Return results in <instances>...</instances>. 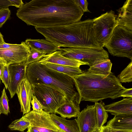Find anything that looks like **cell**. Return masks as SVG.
I'll return each instance as SVG.
<instances>
[{
	"instance_id": "1",
	"label": "cell",
	"mask_w": 132,
	"mask_h": 132,
	"mask_svg": "<svg viewBox=\"0 0 132 132\" xmlns=\"http://www.w3.org/2000/svg\"><path fill=\"white\" fill-rule=\"evenodd\" d=\"M16 14L28 25L49 27L80 21L84 13L75 0H32Z\"/></svg>"
},
{
	"instance_id": "2",
	"label": "cell",
	"mask_w": 132,
	"mask_h": 132,
	"mask_svg": "<svg viewBox=\"0 0 132 132\" xmlns=\"http://www.w3.org/2000/svg\"><path fill=\"white\" fill-rule=\"evenodd\" d=\"M92 19L66 25L35 27L36 30L58 47L102 48L95 39Z\"/></svg>"
},
{
	"instance_id": "3",
	"label": "cell",
	"mask_w": 132,
	"mask_h": 132,
	"mask_svg": "<svg viewBox=\"0 0 132 132\" xmlns=\"http://www.w3.org/2000/svg\"><path fill=\"white\" fill-rule=\"evenodd\" d=\"M71 77L77 91L79 104L82 101L95 103L107 98H118L126 88L112 73L105 76L86 71Z\"/></svg>"
},
{
	"instance_id": "4",
	"label": "cell",
	"mask_w": 132,
	"mask_h": 132,
	"mask_svg": "<svg viewBox=\"0 0 132 132\" xmlns=\"http://www.w3.org/2000/svg\"><path fill=\"white\" fill-rule=\"evenodd\" d=\"M27 77L31 85L42 84L58 89L68 100L78 98L74 83L72 78L47 67L38 61L28 64L26 70Z\"/></svg>"
},
{
	"instance_id": "5",
	"label": "cell",
	"mask_w": 132,
	"mask_h": 132,
	"mask_svg": "<svg viewBox=\"0 0 132 132\" xmlns=\"http://www.w3.org/2000/svg\"><path fill=\"white\" fill-rule=\"evenodd\" d=\"M104 47L112 55L126 57L132 61V31L117 26Z\"/></svg>"
},
{
	"instance_id": "6",
	"label": "cell",
	"mask_w": 132,
	"mask_h": 132,
	"mask_svg": "<svg viewBox=\"0 0 132 132\" xmlns=\"http://www.w3.org/2000/svg\"><path fill=\"white\" fill-rule=\"evenodd\" d=\"M31 85L33 96L39 101L43 110L46 112L55 113L56 109L66 99L61 92L52 86L42 84Z\"/></svg>"
},
{
	"instance_id": "7",
	"label": "cell",
	"mask_w": 132,
	"mask_h": 132,
	"mask_svg": "<svg viewBox=\"0 0 132 132\" xmlns=\"http://www.w3.org/2000/svg\"><path fill=\"white\" fill-rule=\"evenodd\" d=\"M59 50L64 57L79 61L89 67L109 59L108 52L103 48L65 47Z\"/></svg>"
},
{
	"instance_id": "8",
	"label": "cell",
	"mask_w": 132,
	"mask_h": 132,
	"mask_svg": "<svg viewBox=\"0 0 132 132\" xmlns=\"http://www.w3.org/2000/svg\"><path fill=\"white\" fill-rule=\"evenodd\" d=\"M117 15L112 10L93 19V32L102 48L104 47L117 26Z\"/></svg>"
},
{
	"instance_id": "9",
	"label": "cell",
	"mask_w": 132,
	"mask_h": 132,
	"mask_svg": "<svg viewBox=\"0 0 132 132\" xmlns=\"http://www.w3.org/2000/svg\"><path fill=\"white\" fill-rule=\"evenodd\" d=\"M30 50L25 42L14 47L0 49V63L9 65L26 62Z\"/></svg>"
},
{
	"instance_id": "10",
	"label": "cell",
	"mask_w": 132,
	"mask_h": 132,
	"mask_svg": "<svg viewBox=\"0 0 132 132\" xmlns=\"http://www.w3.org/2000/svg\"><path fill=\"white\" fill-rule=\"evenodd\" d=\"M22 117L40 132H55L60 129L52 119L50 113L43 110L41 112L30 111Z\"/></svg>"
},
{
	"instance_id": "11",
	"label": "cell",
	"mask_w": 132,
	"mask_h": 132,
	"mask_svg": "<svg viewBox=\"0 0 132 132\" xmlns=\"http://www.w3.org/2000/svg\"><path fill=\"white\" fill-rule=\"evenodd\" d=\"M75 119L79 132H92L97 127L96 110L94 105H87Z\"/></svg>"
},
{
	"instance_id": "12",
	"label": "cell",
	"mask_w": 132,
	"mask_h": 132,
	"mask_svg": "<svg viewBox=\"0 0 132 132\" xmlns=\"http://www.w3.org/2000/svg\"><path fill=\"white\" fill-rule=\"evenodd\" d=\"M16 94L20 105L21 111L23 115L29 113L30 111L33 92L32 85L26 75L18 86Z\"/></svg>"
},
{
	"instance_id": "13",
	"label": "cell",
	"mask_w": 132,
	"mask_h": 132,
	"mask_svg": "<svg viewBox=\"0 0 132 132\" xmlns=\"http://www.w3.org/2000/svg\"><path fill=\"white\" fill-rule=\"evenodd\" d=\"M25 62L9 65L10 80L7 89L10 94L11 98L16 94L18 88L26 75L27 66Z\"/></svg>"
},
{
	"instance_id": "14",
	"label": "cell",
	"mask_w": 132,
	"mask_h": 132,
	"mask_svg": "<svg viewBox=\"0 0 132 132\" xmlns=\"http://www.w3.org/2000/svg\"><path fill=\"white\" fill-rule=\"evenodd\" d=\"M38 62L43 64L51 63L79 68L82 65H87L86 63L79 61L64 57L61 54L59 50L46 54Z\"/></svg>"
},
{
	"instance_id": "15",
	"label": "cell",
	"mask_w": 132,
	"mask_h": 132,
	"mask_svg": "<svg viewBox=\"0 0 132 132\" xmlns=\"http://www.w3.org/2000/svg\"><path fill=\"white\" fill-rule=\"evenodd\" d=\"M105 110L114 116L118 115H132V97L110 104L105 105Z\"/></svg>"
},
{
	"instance_id": "16",
	"label": "cell",
	"mask_w": 132,
	"mask_h": 132,
	"mask_svg": "<svg viewBox=\"0 0 132 132\" xmlns=\"http://www.w3.org/2000/svg\"><path fill=\"white\" fill-rule=\"evenodd\" d=\"M117 26L132 31V0H127L119 10Z\"/></svg>"
},
{
	"instance_id": "17",
	"label": "cell",
	"mask_w": 132,
	"mask_h": 132,
	"mask_svg": "<svg viewBox=\"0 0 132 132\" xmlns=\"http://www.w3.org/2000/svg\"><path fill=\"white\" fill-rule=\"evenodd\" d=\"M80 110L78 98L74 100H68L66 99L56 109L55 113L64 119H69L77 117L80 112Z\"/></svg>"
},
{
	"instance_id": "18",
	"label": "cell",
	"mask_w": 132,
	"mask_h": 132,
	"mask_svg": "<svg viewBox=\"0 0 132 132\" xmlns=\"http://www.w3.org/2000/svg\"><path fill=\"white\" fill-rule=\"evenodd\" d=\"M106 125L117 130H132V115H115L108 121Z\"/></svg>"
},
{
	"instance_id": "19",
	"label": "cell",
	"mask_w": 132,
	"mask_h": 132,
	"mask_svg": "<svg viewBox=\"0 0 132 132\" xmlns=\"http://www.w3.org/2000/svg\"><path fill=\"white\" fill-rule=\"evenodd\" d=\"M25 43L31 48H34L44 52L47 54H51L59 50L60 48L46 39H27Z\"/></svg>"
},
{
	"instance_id": "20",
	"label": "cell",
	"mask_w": 132,
	"mask_h": 132,
	"mask_svg": "<svg viewBox=\"0 0 132 132\" xmlns=\"http://www.w3.org/2000/svg\"><path fill=\"white\" fill-rule=\"evenodd\" d=\"M50 116L56 126L64 132H79L76 119L67 120L57 116L55 113H51Z\"/></svg>"
},
{
	"instance_id": "21",
	"label": "cell",
	"mask_w": 132,
	"mask_h": 132,
	"mask_svg": "<svg viewBox=\"0 0 132 132\" xmlns=\"http://www.w3.org/2000/svg\"><path fill=\"white\" fill-rule=\"evenodd\" d=\"M112 65L111 62L109 59L90 67L87 71L90 73L107 76L112 73Z\"/></svg>"
},
{
	"instance_id": "22",
	"label": "cell",
	"mask_w": 132,
	"mask_h": 132,
	"mask_svg": "<svg viewBox=\"0 0 132 132\" xmlns=\"http://www.w3.org/2000/svg\"><path fill=\"white\" fill-rule=\"evenodd\" d=\"M48 68L66 75L71 77L82 74L83 72L78 67L60 65L51 63H42Z\"/></svg>"
},
{
	"instance_id": "23",
	"label": "cell",
	"mask_w": 132,
	"mask_h": 132,
	"mask_svg": "<svg viewBox=\"0 0 132 132\" xmlns=\"http://www.w3.org/2000/svg\"><path fill=\"white\" fill-rule=\"evenodd\" d=\"M105 105L104 103L102 101L95 102L94 104L96 110L97 127L98 129L106 122L108 117V112L104 109Z\"/></svg>"
},
{
	"instance_id": "24",
	"label": "cell",
	"mask_w": 132,
	"mask_h": 132,
	"mask_svg": "<svg viewBox=\"0 0 132 132\" xmlns=\"http://www.w3.org/2000/svg\"><path fill=\"white\" fill-rule=\"evenodd\" d=\"M31 126L30 123L29 121L22 117L12 122L8 126V128L11 130L23 132Z\"/></svg>"
},
{
	"instance_id": "25",
	"label": "cell",
	"mask_w": 132,
	"mask_h": 132,
	"mask_svg": "<svg viewBox=\"0 0 132 132\" xmlns=\"http://www.w3.org/2000/svg\"><path fill=\"white\" fill-rule=\"evenodd\" d=\"M46 54L44 51L34 48H31L30 52L25 62L27 66L30 63L39 61Z\"/></svg>"
},
{
	"instance_id": "26",
	"label": "cell",
	"mask_w": 132,
	"mask_h": 132,
	"mask_svg": "<svg viewBox=\"0 0 132 132\" xmlns=\"http://www.w3.org/2000/svg\"><path fill=\"white\" fill-rule=\"evenodd\" d=\"M117 78L121 83L132 81V61L119 75Z\"/></svg>"
},
{
	"instance_id": "27",
	"label": "cell",
	"mask_w": 132,
	"mask_h": 132,
	"mask_svg": "<svg viewBox=\"0 0 132 132\" xmlns=\"http://www.w3.org/2000/svg\"><path fill=\"white\" fill-rule=\"evenodd\" d=\"M9 100L6 94L5 88L4 87L2 92L0 98V115L1 114L7 115L10 113L9 105Z\"/></svg>"
},
{
	"instance_id": "28",
	"label": "cell",
	"mask_w": 132,
	"mask_h": 132,
	"mask_svg": "<svg viewBox=\"0 0 132 132\" xmlns=\"http://www.w3.org/2000/svg\"><path fill=\"white\" fill-rule=\"evenodd\" d=\"M11 12L9 7L0 9V28L10 18Z\"/></svg>"
},
{
	"instance_id": "29",
	"label": "cell",
	"mask_w": 132,
	"mask_h": 132,
	"mask_svg": "<svg viewBox=\"0 0 132 132\" xmlns=\"http://www.w3.org/2000/svg\"><path fill=\"white\" fill-rule=\"evenodd\" d=\"M9 66V65H4L1 80L6 89H7L9 85L10 80Z\"/></svg>"
},
{
	"instance_id": "30",
	"label": "cell",
	"mask_w": 132,
	"mask_h": 132,
	"mask_svg": "<svg viewBox=\"0 0 132 132\" xmlns=\"http://www.w3.org/2000/svg\"><path fill=\"white\" fill-rule=\"evenodd\" d=\"M31 103L33 110L36 112H41L43 110L42 105L35 96H33Z\"/></svg>"
},
{
	"instance_id": "31",
	"label": "cell",
	"mask_w": 132,
	"mask_h": 132,
	"mask_svg": "<svg viewBox=\"0 0 132 132\" xmlns=\"http://www.w3.org/2000/svg\"><path fill=\"white\" fill-rule=\"evenodd\" d=\"M79 7L83 13H90L88 9V3L86 0H75Z\"/></svg>"
},
{
	"instance_id": "32",
	"label": "cell",
	"mask_w": 132,
	"mask_h": 132,
	"mask_svg": "<svg viewBox=\"0 0 132 132\" xmlns=\"http://www.w3.org/2000/svg\"><path fill=\"white\" fill-rule=\"evenodd\" d=\"M98 129L99 132H132V130L123 131L114 129L107 125L103 126Z\"/></svg>"
},
{
	"instance_id": "33",
	"label": "cell",
	"mask_w": 132,
	"mask_h": 132,
	"mask_svg": "<svg viewBox=\"0 0 132 132\" xmlns=\"http://www.w3.org/2000/svg\"><path fill=\"white\" fill-rule=\"evenodd\" d=\"M11 6H13V4L9 0H0V9Z\"/></svg>"
},
{
	"instance_id": "34",
	"label": "cell",
	"mask_w": 132,
	"mask_h": 132,
	"mask_svg": "<svg viewBox=\"0 0 132 132\" xmlns=\"http://www.w3.org/2000/svg\"><path fill=\"white\" fill-rule=\"evenodd\" d=\"M120 97H132V88H126L121 93L120 95Z\"/></svg>"
},
{
	"instance_id": "35",
	"label": "cell",
	"mask_w": 132,
	"mask_h": 132,
	"mask_svg": "<svg viewBox=\"0 0 132 132\" xmlns=\"http://www.w3.org/2000/svg\"><path fill=\"white\" fill-rule=\"evenodd\" d=\"M9 1L13 3V6L19 9L24 4L22 0H9Z\"/></svg>"
},
{
	"instance_id": "36",
	"label": "cell",
	"mask_w": 132,
	"mask_h": 132,
	"mask_svg": "<svg viewBox=\"0 0 132 132\" xmlns=\"http://www.w3.org/2000/svg\"><path fill=\"white\" fill-rule=\"evenodd\" d=\"M18 45L17 44H10L5 43L0 44V49L9 48L17 46Z\"/></svg>"
},
{
	"instance_id": "37",
	"label": "cell",
	"mask_w": 132,
	"mask_h": 132,
	"mask_svg": "<svg viewBox=\"0 0 132 132\" xmlns=\"http://www.w3.org/2000/svg\"><path fill=\"white\" fill-rule=\"evenodd\" d=\"M29 132H40L34 127L31 126L28 128Z\"/></svg>"
},
{
	"instance_id": "38",
	"label": "cell",
	"mask_w": 132,
	"mask_h": 132,
	"mask_svg": "<svg viewBox=\"0 0 132 132\" xmlns=\"http://www.w3.org/2000/svg\"><path fill=\"white\" fill-rule=\"evenodd\" d=\"M4 64L0 63V82L2 80V77L3 71V67Z\"/></svg>"
},
{
	"instance_id": "39",
	"label": "cell",
	"mask_w": 132,
	"mask_h": 132,
	"mask_svg": "<svg viewBox=\"0 0 132 132\" xmlns=\"http://www.w3.org/2000/svg\"><path fill=\"white\" fill-rule=\"evenodd\" d=\"M5 42L3 36L1 33L0 32V44H3Z\"/></svg>"
},
{
	"instance_id": "40",
	"label": "cell",
	"mask_w": 132,
	"mask_h": 132,
	"mask_svg": "<svg viewBox=\"0 0 132 132\" xmlns=\"http://www.w3.org/2000/svg\"><path fill=\"white\" fill-rule=\"evenodd\" d=\"M92 132H99V129H98L97 128V129H96V130Z\"/></svg>"
},
{
	"instance_id": "41",
	"label": "cell",
	"mask_w": 132,
	"mask_h": 132,
	"mask_svg": "<svg viewBox=\"0 0 132 132\" xmlns=\"http://www.w3.org/2000/svg\"><path fill=\"white\" fill-rule=\"evenodd\" d=\"M55 132H64L63 131H62V130H61L60 129L59 130L57 131H56Z\"/></svg>"
},
{
	"instance_id": "42",
	"label": "cell",
	"mask_w": 132,
	"mask_h": 132,
	"mask_svg": "<svg viewBox=\"0 0 132 132\" xmlns=\"http://www.w3.org/2000/svg\"><path fill=\"white\" fill-rule=\"evenodd\" d=\"M26 132H29V131H27Z\"/></svg>"
},
{
	"instance_id": "43",
	"label": "cell",
	"mask_w": 132,
	"mask_h": 132,
	"mask_svg": "<svg viewBox=\"0 0 132 132\" xmlns=\"http://www.w3.org/2000/svg\"></svg>"
},
{
	"instance_id": "44",
	"label": "cell",
	"mask_w": 132,
	"mask_h": 132,
	"mask_svg": "<svg viewBox=\"0 0 132 132\" xmlns=\"http://www.w3.org/2000/svg\"></svg>"
}]
</instances>
